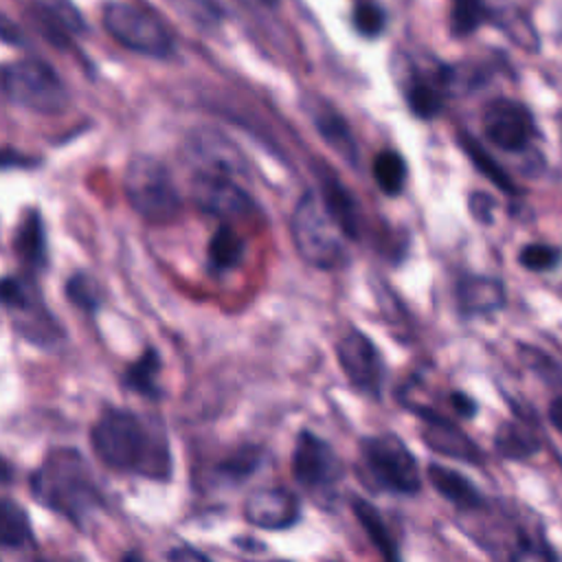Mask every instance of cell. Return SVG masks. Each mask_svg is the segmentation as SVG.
Instances as JSON below:
<instances>
[{"label": "cell", "instance_id": "1", "mask_svg": "<svg viewBox=\"0 0 562 562\" xmlns=\"http://www.w3.org/2000/svg\"><path fill=\"white\" fill-rule=\"evenodd\" d=\"M90 441L94 454L112 470L156 481H167L171 474L167 437L132 411L105 408L90 430Z\"/></svg>", "mask_w": 562, "mask_h": 562}, {"label": "cell", "instance_id": "2", "mask_svg": "<svg viewBox=\"0 0 562 562\" xmlns=\"http://www.w3.org/2000/svg\"><path fill=\"white\" fill-rule=\"evenodd\" d=\"M31 492L44 507L75 522H83L101 503L88 461L79 450L66 446L46 452L31 474Z\"/></svg>", "mask_w": 562, "mask_h": 562}, {"label": "cell", "instance_id": "3", "mask_svg": "<svg viewBox=\"0 0 562 562\" xmlns=\"http://www.w3.org/2000/svg\"><path fill=\"white\" fill-rule=\"evenodd\" d=\"M123 193L132 211L147 224H171L182 213V198L176 182L158 158L136 154L123 169Z\"/></svg>", "mask_w": 562, "mask_h": 562}, {"label": "cell", "instance_id": "4", "mask_svg": "<svg viewBox=\"0 0 562 562\" xmlns=\"http://www.w3.org/2000/svg\"><path fill=\"white\" fill-rule=\"evenodd\" d=\"M290 235L301 259L314 268L331 270L347 259V235L325 209L321 195L305 191L292 209Z\"/></svg>", "mask_w": 562, "mask_h": 562}, {"label": "cell", "instance_id": "5", "mask_svg": "<svg viewBox=\"0 0 562 562\" xmlns=\"http://www.w3.org/2000/svg\"><path fill=\"white\" fill-rule=\"evenodd\" d=\"M4 94L20 108L37 114H59L70 94L57 70L42 59H18L0 70Z\"/></svg>", "mask_w": 562, "mask_h": 562}, {"label": "cell", "instance_id": "6", "mask_svg": "<svg viewBox=\"0 0 562 562\" xmlns=\"http://www.w3.org/2000/svg\"><path fill=\"white\" fill-rule=\"evenodd\" d=\"M101 22L105 33L132 53L154 59H165L173 53L171 31L147 9L123 0H108L101 7Z\"/></svg>", "mask_w": 562, "mask_h": 562}, {"label": "cell", "instance_id": "7", "mask_svg": "<svg viewBox=\"0 0 562 562\" xmlns=\"http://www.w3.org/2000/svg\"><path fill=\"white\" fill-rule=\"evenodd\" d=\"M360 454L378 487L397 494H415L422 487L417 461L397 435L382 432L364 437L360 441Z\"/></svg>", "mask_w": 562, "mask_h": 562}, {"label": "cell", "instance_id": "8", "mask_svg": "<svg viewBox=\"0 0 562 562\" xmlns=\"http://www.w3.org/2000/svg\"><path fill=\"white\" fill-rule=\"evenodd\" d=\"M0 303L15 314V327L37 345H50L61 336L55 316L46 310L31 274L0 279Z\"/></svg>", "mask_w": 562, "mask_h": 562}, {"label": "cell", "instance_id": "9", "mask_svg": "<svg viewBox=\"0 0 562 562\" xmlns=\"http://www.w3.org/2000/svg\"><path fill=\"white\" fill-rule=\"evenodd\" d=\"M193 204L224 224L252 222L257 217V204L250 193L224 173H195L191 180Z\"/></svg>", "mask_w": 562, "mask_h": 562}, {"label": "cell", "instance_id": "10", "mask_svg": "<svg viewBox=\"0 0 562 562\" xmlns=\"http://www.w3.org/2000/svg\"><path fill=\"white\" fill-rule=\"evenodd\" d=\"M294 479L310 492H329L342 476V463L334 448L310 430H301L292 450Z\"/></svg>", "mask_w": 562, "mask_h": 562}, {"label": "cell", "instance_id": "11", "mask_svg": "<svg viewBox=\"0 0 562 562\" xmlns=\"http://www.w3.org/2000/svg\"><path fill=\"white\" fill-rule=\"evenodd\" d=\"M481 127L485 138L503 151L525 149L536 134L531 112L520 101L505 97L494 99L483 108Z\"/></svg>", "mask_w": 562, "mask_h": 562}, {"label": "cell", "instance_id": "12", "mask_svg": "<svg viewBox=\"0 0 562 562\" xmlns=\"http://www.w3.org/2000/svg\"><path fill=\"white\" fill-rule=\"evenodd\" d=\"M336 356L342 373L360 393L369 397H380L382 386V362L375 345L358 329L347 331L338 345Z\"/></svg>", "mask_w": 562, "mask_h": 562}, {"label": "cell", "instance_id": "13", "mask_svg": "<svg viewBox=\"0 0 562 562\" xmlns=\"http://www.w3.org/2000/svg\"><path fill=\"white\" fill-rule=\"evenodd\" d=\"M244 516L261 529H288L301 518L299 498L283 487H261L244 501Z\"/></svg>", "mask_w": 562, "mask_h": 562}, {"label": "cell", "instance_id": "14", "mask_svg": "<svg viewBox=\"0 0 562 562\" xmlns=\"http://www.w3.org/2000/svg\"><path fill=\"white\" fill-rule=\"evenodd\" d=\"M422 417V437L424 443L446 457L461 459L468 463H481L483 454L479 446L450 419L432 413V411H417Z\"/></svg>", "mask_w": 562, "mask_h": 562}, {"label": "cell", "instance_id": "15", "mask_svg": "<svg viewBox=\"0 0 562 562\" xmlns=\"http://www.w3.org/2000/svg\"><path fill=\"white\" fill-rule=\"evenodd\" d=\"M316 173H318V180H321V191H323L321 200H323L325 209L336 220L340 231L349 239H356L358 233H360V209H358L353 195L338 180V176L327 169V165H321Z\"/></svg>", "mask_w": 562, "mask_h": 562}, {"label": "cell", "instance_id": "16", "mask_svg": "<svg viewBox=\"0 0 562 562\" xmlns=\"http://www.w3.org/2000/svg\"><path fill=\"white\" fill-rule=\"evenodd\" d=\"M13 250L18 261L26 268V274H35L46 266V231L37 209H31L22 215L15 228Z\"/></svg>", "mask_w": 562, "mask_h": 562}, {"label": "cell", "instance_id": "17", "mask_svg": "<svg viewBox=\"0 0 562 562\" xmlns=\"http://www.w3.org/2000/svg\"><path fill=\"white\" fill-rule=\"evenodd\" d=\"M187 154L202 162L198 173L228 176V171H235L233 165H237V160H239V154L235 147H231L224 138L209 134V132L191 136L189 145H187Z\"/></svg>", "mask_w": 562, "mask_h": 562}, {"label": "cell", "instance_id": "18", "mask_svg": "<svg viewBox=\"0 0 562 562\" xmlns=\"http://www.w3.org/2000/svg\"><path fill=\"white\" fill-rule=\"evenodd\" d=\"M428 481L439 492L441 498L457 505L459 509H474L483 505V498L474 487V483L463 474H459L457 470L432 463L428 465Z\"/></svg>", "mask_w": 562, "mask_h": 562}, {"label": "cell", "instance_id": "19", "mask_svg": "<svg viewBox=\"0 0 562 562\" xmlns=\"http://www.w3.org/2000/svg\"><path fill=\"white\" fill-rule=\"evenodd\" d=\"M459 305L465 314H490L503 307V283L490 277H468L459 283Z\"/></svg>", "mask_w": 562, "mask_h": 562}, {"label": "cell", "instance_id": "20", "mask_svg": "<svg viewBox=\"0 0 562 562\" xmlns=\"http://www.w3.org/2000/svg\"><path fill=\"white\" fill-rule=\"evenodd\" d=\"M40 22L57 35H79L86 31V20L72 0H29Z\"/></svg>", "mask_w": 562, "mask_h": 562}, {"label": "cell", "instance_id": "21", "mask_svg": "<svg viewBox=\"0 0 562 562\" xmlns=\"http://www.w3.org/2000/svg\"><path fill=\"white\" fill-rule=\"evenodd\" d=\"M312 119L325 143L338 151L345 160L356 165V143L353 136L349 134L347 123L340 119L336 110H331L327 103H318L316 110H312Z\"/></svg>", "mask_w": 562, "mask_h": 562}, {"label": "cell", "instance_id": "22", "mask_svg": "<svg viewBox=\"0 0 562 562\" xmlns=\"http://www.w3.org/2000/svg\"><path fill=\"white\" fill-rule=\"evenodd\" d=\"M206 259L211 270L215 272H228L241 263L244 239L231 224H222L215 228L206 246Z\"/></svg>", "mask_w": 562, "mask_h": 562}, {"label": "cell", "instance_id": "23", "mask_svg": "<svg viewBox=\"0 0 562 562\" xmlns=\"http://www.w3.org/2000/svg\"><path fill=\"white\" fill-rule=\"evenodd\" d=\"M33 540L31 518L22 505L0 496V547L20 549Z\"/></svg>", "mask_w": 562, "mask_h": 562}, {"label": "cell", "instance_id": "24", "mask_svg": "<svg viewBox=\"0 0 562 562\" xmlns=\"http://www.w3.org/2000/svg\"><path fill=\"white\" fill-rule=\"evenodd\" d=\"M160 373V356L156 349H145L123 373V386L143 395V397H158L160 389H158V378Z\"/></svg>", "mask_w": 562, "mask_h": 562}, {"label": "cell", "instance_id": "25", "mask_svg": "<svg viewBox=\"0 0 562 562\" xmlns=\"http://www.w3.org/2000/svg\"><path fill=\"white\" fill-rule=\"evenodd\" d=\"M496 450L505 459H525L538 448V437L536 430L522 422V419H509L498 426L496 430Z\"/></svg>", "mask_w": 562, "mask_h": 562}, {"label": "cell", "instance_id": "26", "mask_svg": "<svg viewBox=\"0 0 562 562\" xmlns=\"http://www.w3.org/2000/svg\"><path fill=\"white\" fill-rule=\"evenodd\" d=\"M406 101L417 116H435L443 105L441 79L432 72H417L415 77H411Z\"/></svg>", "mask_w": 562, "mask_h": 562}, {"label": "cell", "instance_id": "27", "mask_svg": "<svg viewBox=\"0 0 562 562\" xmlns=\"http://www.w3.org/2000/svg\"><path fill=\"white\" fill-rule=\"evenodd\" d=\"M351 507H353V514L356 518L360 520V525L364 527L367 536L371 538V542L375 544V549L380 551V555L384 558V562H397V551H395V542L384 525V520L380 518L378 509L364 501V498H353L351 501Z\"/></svg>", "mask_w": 562, "mask_h": 562}, {"label": "cell", "instance_id": "28", "mask_svg": "<svg viewBox=\"0 0 562 562\" xmlns=\"http://www.w3.org/2000/svg\"><path fill=\"white\" fill-rule=\"evenodd\" d=\"M406 176H408L406 162L397 151L384 149L375 156L373 178H375V184L380 187V191H384L386 195H397L404 189Z\"/></svg>", "mask_w": 562, "mask_h": 562}, {"label": "cell", "instance_id": "29", "mask_svg": "<svg viewBox=\"0 0 562 562\" xmlns=\"http://www.w3.org/2000/svg\"><path fill=\"white\" fill-rule=\"evenodd\" d=\"M66 296L72 305H77L83 312H97L103 303V288L90 272H75L66 281Z\"/></svg>", "mask_w": 562, "mask_h": 562}, {"label": "cell", "instance_id": "30", "mask_svg": "<svg viewBox=\"0 0 562 562\" xmlns=\"http://www.w3.org/2000/svg\"><path fill=\"white\" fill-rule=\"evenodd\" d=\"M485 15L483 0H450V24L457 35L472 33Z\"/></svg>", "mask_w": 562, "mask_h": 562}, {"label": "cell", "instance_id": "31", "mask_svg": "<svg viewBox=\"0 0 562 562\" xmlns=\"http://www.w3.org/2000/svg\"><path fill=\"white\" fill-rule=\"evenodd\" d=\"M509 562H555V553L542 538L520 536L509 553Z\"/></svg>", "mask_w": 562, "mask_h": 562}, {"label": "cell", "instance_id": "32", "mask_svg": "<svg viewBox=\"0 0 562 562\" xmlns=\"http://www.w3.org/2000/svg\"><path fill=\"white\" fill-rule=\"evenodd\" d=\"M463 147L468 149V154H470V158L474 160V165L479 167V171H483L496 187H501V189H505V191H514L509 176H507L472 138H465V140H463Z\"/></svg>", "mask_w": 562, "mask_h": 562}, {"label": "cell", "instance_id": "33", "mask_svg": "<svg viewBox=\"0 0 562 562\" xmlns=\"http://www.w3.org/2000/svg\"><path fill=\"white\" fill-rule=\"evenodd\" d=\"M558 259H560L558 248L547 246V244H529L518 252L520 266L527 268V270H533V272H542V270L553 268L558 263Z\"/></svg>", "mask_w": 562, "mask_h": 562}, {"label": "cell", "instance_id": "34", "mask_svg": "<svg viewBox=\"0 0 562 562\" xmlns=\"http://www.w3.org/2000/svg\"><path fill=\"white\" fill-rule=\"evenodd\" d=\"M353 26L362 35L373 37L384 29V11L375 2H358L353 9Z\"/></svg>", "mask_w": 562, "mask_h": 562}, {"label": "cell", "instance_id": "35", "mask_svg": "<svg viewBox=\"0 0 562 562\" xmlns=\"http://www.w3.org/2000/svg\"><path fill=\"white\" fill-rule=\"evenodd\" d=\"M40 158L22 154L13 147H0V169H33Z\"/></svg>", "mask_w": 562, "mask_h": 562}, {"label": "cell", "instance_id": "36", "mask_svg": "<svg viewBox=\"0 0 562 562\" xmlns=\"http://www.w3.org/2000/svg\"><path fill=\"white\" fill-rule=\"evenodd\" d=\"M450 406H452V411H454L459 417H463V419L474 417L476 411H479L476 402H474L470 395L459 393V391H457V393H450Z\"/></svg>", "mask_w": 562, "mask_h": 562}, {"label": "cell", "instance_id": "37", "mask_svg": "<svg viewBox=\"0 0 562 562\" xmlns=\"http://www.w3.org/2000/svg\"><path fill=\"white\" fill-rule=\"evenodd\" d=\"M167 558H169V562H211L202 551L187 547V544L171 549Z\"/></svg>", "mask_w": 562, "mask_h": 562}, {"label": "cell", "instance_id": "38", "mask_svg": "<svg viewBox=\"0 0 562 562\" xmlns=\"http://www.w3.org/2000/svg\"><path fill=\"white\" fill-rule=\"evenodd\" d=\"M549 422L562 435V395H558L549 406Z\"/></svg>", "mask_w": 562, "mask_h": 562}, {"label": "cell", "instance_id": "39", "mask_svg": "<svg viewBox=\"0 0 562 562\" xmlns=\"http://www.w3.org/2000/svg\"><path fill=\"white\" fill-rule=\"evenodd\" d=\"M13 474H15V470H13L11 461H7V459L0 454V485L11 483V481H13Z\"/></svg>", "mask_w": 562, "mask_h": 562}, {"label": "cell", "instance_id": "40", "mask_svg": "<svg viewBox=\"0 0 562 562\" xmlns=\"http://www.w3.org/2000/svg\"><path fill=\"white\" fill-rule=\"evenodd\" d=\"M121 562H140V560H138L134 553H127V555H125Z\"/></svg>", "mask_w": 562, "mask_h": 562}]
</instances>
